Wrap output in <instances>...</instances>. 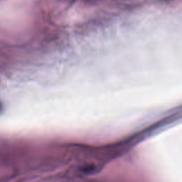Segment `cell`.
<instances>
[{"label": "cell", "mask_w": 182, "mask_h": 182, "mask_svg": "<svg viewBox=\"0 0 182 182\" xmlns=\"http://www.w3.org/2000/svg\"><path fill=\"white\" fill-rule=\"evenodd\" d=\"M0 108H1V105H0Z\"/></svg>", "instance_id": "1"}]
</instances>
